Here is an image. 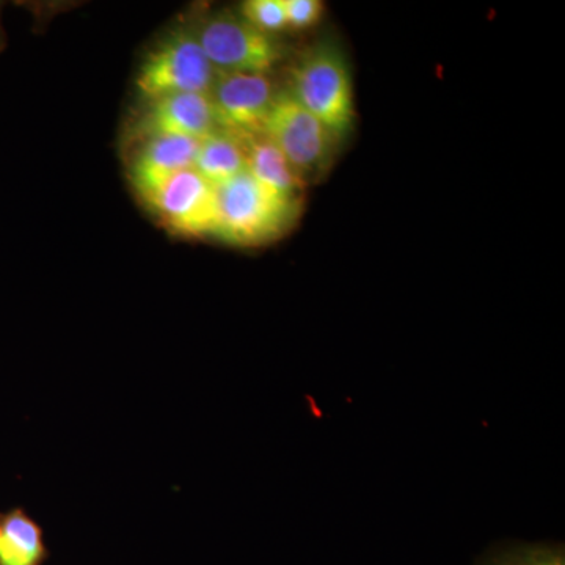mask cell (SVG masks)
Wrapping results in <instances>:
<instances>
[{"label": "cell", "instance_id": "cell-2", "mask_svg": "<svg viewBox=\"0 0 565 565\" xmlns=\"http://www.w3.org/2000/svg\"><path fill=\"white\" fill-rule=\"evenodd\" d=\"M286 90L343 141L355 121L351 68L333 41L308 47L289 70Z\"/></svg>", "mask_w": 565, "mask_h": 565}, {"label": "cell", "instance_id": "cell-9", "mask_svg": "<svg viewBox=\"0 0 565 565\" xmlns=\"http://www.w3.org/2000/svg\"><path fill=\"white\" fill-rule=\"evenodd\" d=\"M200 141L191 137L159 136L128 145L126 172L134 193L145 206L173 177L193 169Z\"/></svg>", "mask_w": 565, "mask_h": 565}, {"label": "cell", "instance_id": "cell-14", "mask_svg": "<svg viewBox=\"0 0 565 565\" xmlns=\"http://www.w3.org/2000/svg\"><path fill=\"white\" fill-rule=\"evenodd\" d=\"M241 17L267 35L285 31L286 13L282 0H247L241 6Z\"/></svg>", "mask_w": 565, "mask_h": 565}, {"label": "cell", "instance_id": "cell-13", "mask_svg": "<svg viewBox=\"0 0 565 565\" xmlns=\"http://www.w3.org/2000/svg\"><path fill=\"white\" fill-rule=\"evenodd\" d=\"M478 565H565V556L559 545H505L487 553Z\"/></svg>", "mask_w": 565, "mask_h": 565}, {"label": "cell", "instance_id": "cell-5", "mask_svg": "<svg viewBox=\"0 0 565 565\" xmlns=\"http://www.w3.org/2000/svg\"><path fill=\"white\" fill-rule=\"evenodd\" d=\"M192 24L217 73L269 74L285 54L280 41L253 28L234 11L202 14L193 18Z\"/></svg>", "mask_w": 565, "mask_h": 565}, {"label": "cell", "instance_id": "cell-10", "mask_svg": "<svg viewBox=\"0 0 565 565\" xmlns=\"http://www.w3.org/2000/svg\"><path fill=\"white\" fill-rule=\"evenodd\" d=\"M243 139L247 152V173L253 180L278 199L303 203L307 184L300 180L274 141L263 132Z\"/></svg>", "mask_w": 565, "mask_h": 565}, {"label": "cell", "instance_id": "cell-7", "mask_svg": "<svg viewBox=\"0 0 565 565\" xmlns=\"http://www.w3.org/2000/svg\"><path fill=\"white\" fill-rule=\"evenodd\" d=\"M218 131L210 96L202 93L148 99L134 114L126 131V147L159 136L203 140Z\"/></svg>", "mask_w": 565, "mask_h": 565}, {"label": "cell", "instance_id": "cell-4", "mask_svg": "<svg viewBox=\"0 0 565 565\" xmlns=\"http://www.w3.org/2000/svg\"><path fill=\"white\" fill-rule=\"evenodd\" d=\"M263 134L274 141L305 184L319 182L330 172L341 143L286 88L277 92Z\"/></svg>", "mask_w": 565, "mask_h": 565}, {"label": "cell", "instance_id": "cell-1", "mask_svg": "<svg viewBox=\"0 0 565 565\" xmlns=\"http://www.w3.org/2000/svg\"><path fill=\"white\" fill-rule=\"evenodd\" d=\"M302 210L303 203L278 199L245 172L215 188L212 237L233 247H263L291 232Z\"/></svg>", "mask_w": 565, "mask_h": 565}, {"label": "cell", "instance_id": "cell-3", "mask_svg": "<svg viewBox=\"0 0 565 565\" xmlns=\"http://www.w3.org/2000/svg\"><path fill=\"white\" fill-rule=\"evenodd\" d=\"M215 76L217 71L200 46L191 21L166 33L145 55L136 87L143 102L182 93L207 95Z\"/></svg>", "mask_w": 565, "mask_h": 565}, {"label": "cell", "instance_id": "cell-11", "mask_svg": "<svg viewBox=\"0 0 565 565\" xmlns=\"http://www.w3.org/2000/svg\"><path fill=\"white\" fill-rule=\"evenodd\" d=\"M193 170L210 184H225L247 172V152L243 137L217 131L200 141Z\"/></svg>", "mask_w": 565, "mask_h": 565}, {"label": "cell", "instance_id": "cell-8", "mask_svg": "<svg viewBox=\"0 0 565 565\" xmlns=\"http://www.w3.org/2000/svg\"><path fill=\"white\" fill-rule=\"evenodd\" d=\"M148 207L170 233L199 239L212 237L215 225V188L193 169L178 173Z\"/></svg>", "mask_w": 565, "mask_h": 565}, {"label": "cell", "instance_id": "cell-15", "mask_svg": "<svg viewBox=\"0 0 565 565\" xmlns=\"http://www.w3.org/2000/svg\"><path fill=\"white\" fill-rule=\"evenodd\" d=\"M282 3L288 29L305 31L321 21L323 3L319 0H282Z\"/></svg>", "mask_w": 565, "mask_h": 565}, {"label": "cell", "instance_id": "cell-6", "mask_svg": "<svg viewBox=\"0 0 565 565\" xmlns=\"http://www.w3.org/2000/svg\"><path fill=\"white\" fill-rule=\"evenodd\" d=\"M277 92L269 74L217 73L207 96L218 131L239 137L263 132Z\"/></svg>", "mask_w": 565, "mask_h": 565}, {"label": "cell", "instance_id": "cell-12", "mask_svg": "<svg viewBox=\"0 0 565 565\" xmlns=\"http://www.w3.org/2000/svg\"><path fill=\"white\" fill-rule=\"evenodd\" d=\"M43 556L39 526L21 512L0 526V565H36Z\"/></svg>", "mask_w": 565, "mask_h": 565}, {"label": "cell", "instance_id": "cell-16", "mask_svg": "<svg viewBox=\"0 0 565 565\" xmlns=\"http://www.w3.org/2000/svg\"><path fill=\"white\" fill-rule=\"evenodd\" d=\"M0 10H2V3H0ZM0 36H2V31H0ZM0 44H2V40H0Z\"/></svg>", "mask_w": 565, "mask_h": 565}]
</instances>
